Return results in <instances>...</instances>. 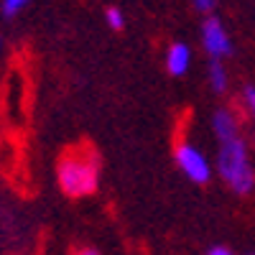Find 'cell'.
<instances>
[{
  "instance_id": "3",
  "label": "cell",
  "mask_w": 255,
  "mask_h": 255,
  "mask_svg": "<svg viewBox=\"0 0 255 255\" xmlns=\"http://www.w3.org/2000/svg\"><path fill=\"white\" fill-rule=\"evenodd\" d=\"M174 163L179 171L197 186H207L212 181V161L207 158L204 151L189 140H179L174 145Z\"/></svg>"
},
{
  "instance_id": "9",
  "label": "cell",
  "mask_w": 255,
  "mask_h": 255,
  "mask_svg": "<svg viewBox=\"0 0 255 255\" xmlns=\"http://www.w3.org/2000/svg\"><path fill=\"white\" fill-rule=\"evenodd\" d=\"M240 108L248 118L255 120V84H243V90H240Z\"/></svg>"
},
{
  "instance_id": "6",
  "label": "cell",
  "mask_w": 255,
  "mask_h": 255,
  "mask_svg": "<svg viewBox=\"0 0 255 255\" xmlns=\"http://www.w3.org/2000/svg\"><path fill=\"white\" fill-rule=\"evenodd\" d=\"M191 49L186 41H174L168 44L166 54H163V64H166V72L171 77H184L189 69H191Z\"/></svg>"
},
{
  "instance_id": "7",
  "label": "cell",
  "mask_w": 255,
  "mask_h": 255,
  "mask_svg": "<svg viewBox=\"0 0 255 255\" xmlns=\"http://www.w3.org/2000/svg\"><path fill=\"white\" fill-rule=\"evenodd\" d=\"M207 82H209L212 92H217V95L227 92L230 74H227V69H225L222 61H209V64H207Z\"/></svg>"
},
{
  "instance_id": "10",
  "label": "cell",
  "mask_w": 255,
  "mask_h": 255,
  "mask_svg": "<svg viewBox=\"0 0 255 255\" xmlns=\"http://www.w3.org/2000/svg\"><path fill=\"white\" fill-rule=\"evenodd\" d=\"M28 3H31V0H0V13H3L5 18H13V15H18L20 10H23Z\"/></svg>"
},
{
  "instance_id": "4",
  "label": "cell",
  "mask_w": 255,
  "mask_h": 255,
  "mask_svg": "<svg viewBox=\"0 0 255 255\" xmlns=\"http://www.w3.org/2000/svg\"><path fill=\"white\" fill-rule=\"evenodd\" d=\"M199 38H202V49L209 56V61H225L232 56V36L227 33L225 23L212 13L204 15L202 28H199Z\"/></svg>"
},
{
  "instance_id": "5",
  "label": "cell",
  "mask_w": 255,
  "mask_h": 255,
  "mask_svg": "<svg viewBox=\"0 0 255 255\" xmlns=\"http://www.w3.org/2000/svg\"><path fill=\"white\" fill-rule=\"evenodd\" d=\"M212 133H215L217 143H230L243 135L240 130V118L238 113L232 108H217L215 113H212Z\"/></svg>"
},
{
  "instance_id": "8",
  "label": "cell",
  "mask_w": 255,
  "mask_h": 255,
  "mask_svg": "<svg viewBox=\"0 0 255 255\" xmlns=\"http://www.w3.org/2000/svg\"><path fill=\"white\" fill-rule=\"evenodd\" d=\"M105 23H108L113 31H125V23H128V18H125V10L120 5H108L105 8Z\"/></svg>"
},
{
  "instance_id": "12",
  "label": "cell",
  "mask_w": 255,
  "mask_h": 255,
  "mask_svg": "<svg viewBox=\"0 0 255 255\" xmlns=\"http://www.w3.org/2000/svg\"><path fill=\"white\" fill-rule=\"evenodd\" d=\"M204 255H235V253H232L227 245H212V248H209Z\"/></svg>"
},
{
  "instance_id": "1",
  "label": "cell",
  "mask_w": 255,
  "mask_h": 255,
  "mask_svg": "<svg viewBox=\"0 0 255 255\" xmlns=\"http://www.w3.org/2000/svg\"><path fill=\"white\" fill-rule=\"evenodd\" d=\"M59 189L69 199L92 197L100 189V158L92 148H69L56 163Z\"/></svg>"
},
{
  "instance_id": "2",
  "label": "cell",
  "mask_w": 255,
  "mask_h": 255,
  "mask_svg": "<svg viewBox=\"0 0 255 255\" xmlns=\"http://www.w3.org/2000/svg\"><path fill=\"white\" fill-rule=\"evenodd\" d=\"M217 176L225 181V186L230 191H235L238 197L253 194V189H255V166H253L248 140L243 135L220 145Z\"/></svg>"
},
{
  "instance_id": "11",
  "label": "cell",
  "mask_w": 255,
  "mask_h": 255,
  "mask_svg": "<svg viewBox=\"0 0 255 255\" xmlns=\"http://www.w3.org/2000/svg\"><path fill=\"white\" fill-rule=\"evenodd\" d=\"M191 3H194V8L202 15H212V10H215V5H217V0H191Z\"/></svg>"
},
{
  "instance_id": "13",
  "label": "cell",
  "mask_w": 255,
  "mask_h": 255,
  "mask_svg": "<svg viewBox=\"0 0 255 255\" xmlns=\"http://www.w3.org/2000/svg\"><path fill=\"white\" fill-rule=\"evenodd\" d=\"M74 255H100V250L97 248H79Z\"/></svg>"
}]
</instances>
